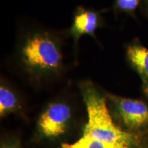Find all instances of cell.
<instances>
[{"label": "cell", "instance_id": "6da1fadb", "mask_svg": "<svg viewBox=\"0 0 148 148\" xmlns=\"http://www.w3.org/2000/svg\"><path fill=\"white\" fill-rule=\"evenodd\" d=\"M82 92L88 116L82 136L130 148L134 135L124 132L114 123L105 98L90 83L83 86Z\"/></svg>", "mask_w": 148, "mask_h": 148}, {"label": "cell", "instance_id": "7a4b0ae2", "mask_svg": "<svg viewBox=\"0 0 148 148\" xmlns=\"http://www.w3.org/2000/svg\"><path fill=\"white\" fill-rule=\"evenodd\" d=\"M18 59L31 76L44 77L57 74L62 65V52L58 40L47 32L27 35L21 43Z\"/></svg>", "mask_w": 148, "mask_h": 148}, {"label": "cell", "instance_id": "3957f363", "mask_svg": "<svg viewBox=\"0 0 148 148\" xmlns=\"http://www.w3.org/2000/svg\"><path fill=\"white\" fill-rule=\"evenodd\" d=\"M71 117V108L68 105L53 103L40 115L38 125L42 134L48 137H54L65 132Z\"/></svg>", "mask_w": 148, "mask_h": 148}, {"label": "cell", "instance_id": "277c9868", "mask_svg": "<svg viewBox=\"0 0 148 148\" xmlns=\"http://www.w3.org/2000/svg\"><path fill=\"white\" fill-rule=\"evenodd\" d=\"M118 114L127 127L137 129L148 125V106L142 101L112 97Z\"/></svg>", "mask_w": 148, "mask_h": 148}, {"label": "cell", "instance_id": "5b68a950", "mask_svg": "<svg viewBox=\"0 0 148 148\" xmlns=\"http://www.w3.org/2000/svg\"><path fill=\"white\" fill-rule=\"evenodd\" d=\"M99 26V14L93 10L79 7L74 15L70 34L75 42H77L84 35L94 36L96 29Z\"/></svg>", "mask_w": 148, "mask_h": 148}, {"label": "cell", "instance_id": "8992f818", "mask_svg": "<svg viewBox=\"0 0 148 148\" xmlns=\"http://www.w3.org/2000/svg\"><path fill=\"white\" fill-rule=\"evenodd\" d=\"M129 62L139 75L148 82V49L138 43H133L127 48Z\"/></svg>", "mask_w": 148, "mask_h": 148}, {"label": "cell", "instance_id": "52a82bcc", "mask_svg": "<svg viewBox=\"0 0 148 148\" xmlns=\"http://www.w3.org/2000/svg\"><path fill=\"white\" fill-rule=\"evenodd\" d=\"M17 106V99L14 92L1 85L0 87V114L1 116L13 111Z\"/></svg>", "mask_w": 148, "mask_h": 148}, {"label": "cell", "instance_id": "ba28073f", "mask_svg": "<svg viewBox=\"0 0 148 148\" xmlns=\"http://www.w3.org/2000/svg\"><path fill=\"white\" fill-rule=\"evenodd\" d=\"M77 142L82 146V148H125L121 146L103 143L99 140H94L92 138L84 137V136H82L79 138V140H77Z\"/></svg>", "mask_w": 148, "mask_h": 148}, {"label": "cell", "instance_id": "9c48e42d", "mask_svg": "<svg viewBox=\"0 0 148 148\" xmlns=\"http://www.w3.org/2000/svg\"><path fill=\"white\" fill-rule=\"evenodd\" d=\"M140 0H116V7L122 11L132 12L137 8Z\"/></svg>", "mask_w": 148, "mask_h": 148}, {"label": "cell", "instance_id": "30bf717a", "mask_svg": "<svg viewBox=\"0 0 148 148\" xmlns=\"http://www.w3.org/2000/svg\"><path fill=\"white\" fill-rule=\"evenodd\" d=\"M60 148H82V146L79 145L78 142H75L73 144H63Z\"/></svg>", "mask_w": 148, "mask_h": 148}, {"label": "cell", "instance_id": "8fae6325", "mask_svg": "<svg viewBox=\"0 0 148 148\" xmlns=\"http://www.w3.org/2000/svg\"><path fill=\"white\" fill-rule=\"evenodd\" d=\"M144 91H145L146 95L148 96V82H145V86H144Z\"/></svg>", "mask_w": 148, "mask_h": 148}, {"label": "cell", "instance_id": "7c38bea8", "mask_svg": "<svg viewBox=\"0 0 148 148\" xmlns=\"http://www.w3.org/2000/svg\"><path fill=\"white\" fill-rule=\"evenodd\" d=\"M147 1H148V0H147Z\"/></svg>", "mask_w": 148, "mask_h": 148}]
</instances>
